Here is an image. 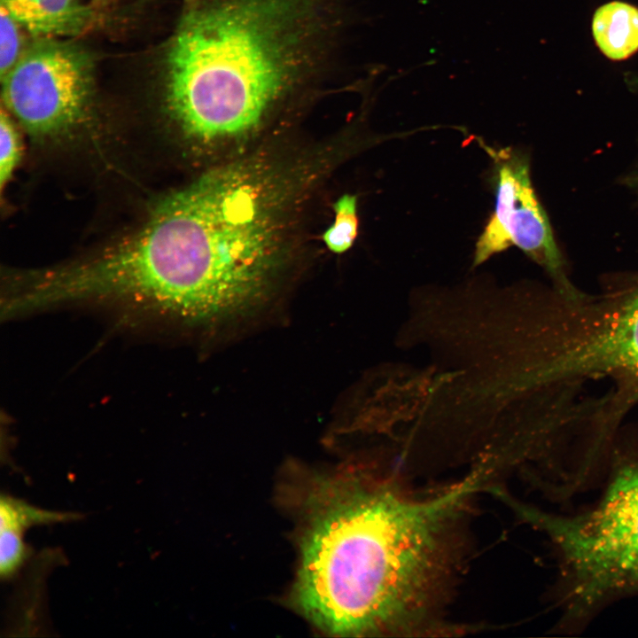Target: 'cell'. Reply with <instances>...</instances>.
Masks as SVG:
<instances>
[{
    "label": "cell",
    "mask_w": 638,
    "mask_h": 638,
    "mask_svg": "<svg viewBox=\"0 0 638 638\" xmlns=\"http://www.w3.org/2000/svg\"><path fill=\"white\" fill-rule=\"evenodd\" d=\"M479 482L474 472L427 497L366 472L317 482L295 587L299 609L334 635L435 630L452 528Z\"/></svg>",
    "instance_id": "1"
},
{
    "label": "cell",
    "mask_w": 638,
    "mask_h": 638,
    "mask_svg": "<svg viewBox=\"0 0 638 638\" xmlns=\"http://www.w3.org/2000/svg\"><path fill=\"white\" fill-rule=\"evenodd\" d=\"M164 60V104L200 148L252 135L340 78L357 0H192Z\"/></svg>",
    "instance_id": "2"
},
{
    "label": "cell",
    "mask_w": 638,
    "mask_h": 638,
    "mask_svg": "<svg viewBox=\"0 0 638 638\" xmlns=\"http://www.w3.org/2000/svg\"><path fill=\"white\" fill-rule=\"evenodd\" d=\"M275 170L259 159L209 170L166 197L133 234L136 270L177 323L236 318L270 294L286 198Z\"/></svg>",
    "instance_id": "3"
},
{
    "label": "cell",
    "mask_w": 638,
    "mask_h": 638,
    "mask_svg": "<svg viewBox=\"0 0 638 638\" xmlns=\"http://www.w3.org/2000/svg\"><path fill=\"white\" fill-rule=\"evenodd\" d=\"M608 468L603 494L587 510L562 515L528 505L523 511L554 546L560 625L567 629L638 595V442L616 448Z\"/></svg>",
    "instance_id": "4"
},
{
    "label": "cell",
    "mask_w": 638,
    "mask_h": 638,
    "mask_svg": "<svg viewBox=\"0 0 638 638\" xmlns=\"http://www.w3.org/2000/svg\"><path fill=\"white\" fill-rule=\"evenodd\" d=\"M7 110L37 139L61 137L86 121L94 92L92 58L76 44L37 39L3 76Z\"/></svg>",
    "instance_id": "5"
},
{
    "label": "cell",
    "mask_w": 638,
    "mask_h": 638,
    "mask_svg": "<svg viewBox=\"0 0 638 638\" xmlns=\"http://www.w3.org/2000/svg\"><path fill=\"white\" fill-rule=\"evenodd\" d=\"M553 366L569 382L610 377L638 393V286L599 302L572 304L556 333Z\"/></svg>",
    "instance_id": "6"
},
{
    "label": "cell",
    "mask_w": 638,
    "mask_h": 638,
    "mask_svg": "<svg viewBox=\"0 0 638 638\" xmlns=\"http://www.w3.org/2000/svg\"><path fill=\"white\" fill-rule=\"evenodd\" d=\"M486 149L494 165L495 209L476 243L473 265L516 245L560 281L563 295L577 296L564 275L561 253L532 186L528 162L510 149Z\"/></svg>",
    "instance_id": "7"
},
{
    "label": "cell",
    "mask_w": 638,
    "mask_h": 638,
    "mask_svg": "<svg viewBox=\"0 0 638 638\" xmlns=\"http://www.w3.org/2000/svg\"><path fill=\"white\" fill-rule=\"evenodd\" d=\"M79 518L74 512L42 509L9 494L0 499V575L9 580L19 572L29 557L24 541L25 532L35 525L66 523Z\"/></svg>",
    "instance_id": "8"
},
{
    "label": "cell",
    "mask_w": 638,
    "mask_h": 638,
    "mask_svg": "<svg viewBox=\"0 0 638 638\" xmlns=\"http://www.w3.org/2000/svg\"><path fill=\"white\" fill-rule=\"evenodd\" d=\"M1 7L36 39L78 35L92 20L81 0H1Z\"/></svg>",
    "instance_id": "9"
},
{
    "label": "cell",
    "mask_w": 638,
    "mask_h": 638,
    "mask_svg": "<svg viewBox=\"0 0 638 638\" xmlns=\"http://www.w3.org/2000/svg\"><path fill=\"white\" fill-rule=\"evenodd\" d=\"M592 33L607 58H627L638 51V8L620 1L603 4L593 16Z\"/></svg>",
    "instance_id": "10"
},
{
    "label": "cell",
    "mask_w": 638,
    "mask_h": 638,
    "mask_svg": "<svg viewBox=\"0 0 638 638\" xmlns=\"http://www.w3.org/2000/svg\"><path fill=\"white\" fill-rule=\"evenodd\" d=\"M334 222L322 235L326 247L334 253L350 249L358 234L357 198L344 194L334 204Z\"/></svg>",
    "instance_id": "11"
},
{
    "label": "cell",
    "mask_w": 638,
    "mask_h": 638,
    "mask_svg": "<svg viewBox=\"0 0 638 638\" xmlns=\"http://www.w3.org/2000/svg\"><path fill=\"white\" fill-rule=\"evenodd\" d=\"M0 184L3 188L12 176L20 159L19 136L14 124L3 109L0 118Z\"/></svg>",
    "instance_id": "12"
},
{
    "label": "cell",
    "mask_w": 638,
    "mask_h": 638,
    "mask_svg": "<svg viewBox=\"0 0 638 638\" xmlns=\"http://www.w3.org/2000/svg\"><path fill=\"white\" fill-rule=\"evenodd\" d=\"M20 25L3 8L0 9V74L3 77L19 60L22 51Z\"/></svg>",
    "instance_id": "13"
},
{
    "label": "cell",
    "mask_w": 638,
    "mask_h": 638,
    "mask_svg": "<svg viewBox=\"0 0 638 638\" xmlns=\"http://www.w3.org/2000/svg\"><path fill=\"white\" fill-rule=\"evenodd\" d=\"M185 1H186L187 3H190V2H191L192 0H185Z\"/></svg>",
    "instance_id": "14"
}]
</instances>
